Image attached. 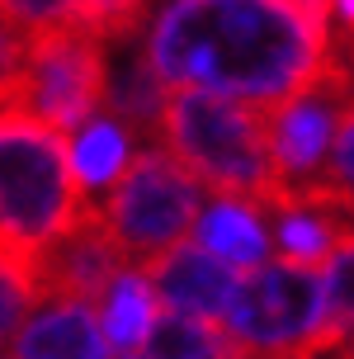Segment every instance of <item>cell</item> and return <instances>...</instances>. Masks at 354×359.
Here are the masks:
<instances>
[{"mask_svg":"<svg viewBox=\"0 0 354 359\" xmlns=\"http://www.w3.org/2000/svg\"><path fill=\"white\" fill-rule=\"evenodd\" d=\"M86 0H76V15L62 29L29 34V76H24V114L53 133L76 128L104 114V81H109V48L81 29Z\"/></svg>","mask_w":354,"mask_h":359,"instance_id":"8992f818","label":"cell"},{"mask_svg":"<svg viewBox=\"0 0 354 359\" xmlns=\"http://www.w3.org/2000/svg\"><path fill=\"white\" fill-rule=\"evenodd\" d=\"M222 336L231 341L236 359H302L331 345L340 331H331L317 269L269 260L241 274L222 317Z\"/></svg>","mask_w":354,"mask_h":359,"instance_id":"277c9868","label":"cell"},{"mask_svg":"<svg viewBox=\"0 0 354 359\" xmlns=\"http://www.w3.org/2000/svg\"><path fill=\"white\" fill-rule=\"evenodd\" d=\"M269 227H274V246L279 260L302 269H321L326 255L340 246V236L350 232V222L336 217L331 208H321L302 194H283L269 203Z\"/></svg>","mask_w":354,"mask_h":359,"instance_id":"9a60e30c","label":"cell"},{"mask_svg":"<svg viewBox=\"0 0 354 359\" xmlns=\"http://www.w3.org/2000/svg\"><path fill=\"white\" fill-rule=\"evenodd\" d=\"M161 312L165 307L151 288L147 265H123L104 284V293L95 298V322L104 331V345L118 350V355H142V345H147Z\"/></svg>","mask_w":354,"mask_h":359,"instance_id":"4fadbf2b","label":"cell"},{"mask_svg":"<svg viewBox=\"0 0 354 359\" xmlns=\"http://www.w3.org/2000/svg\"><path fill=\"white\" fill-rule=\"evenodd\" d=\"M90 208L128 265H151L189 241L203 208V184L161 142H147L132 156L128 175Z\"/></svg>","mask_w":354,"mask_h":359,"instance_id":"5b68a950","label":"cell"},{"mask_svg":"<svg viewBox=\"0 0 354 359\" xmlns=\"http://www.w3.org/2000/svg\"><path fill=\"white\" fill-rule=\"evenodd\" d=\"M151 274V288L165 312H179V317H194V322H212L222 326L231 307V293L241 284V274H231L227 265H217L212 255H203L198 246H175L165 251L161 260L147 265Z\"/></svg>","mask_w":354,"mask_h":359,"instance_id":"30bf717a","label":"cell"},{"mask_svg":"<svg viewBox=\"0 0 354 359\" xmlns=\"http://www.w3.org/2000/svg\"><path fill=\"white\" fill-rule=\"evenodd\" d=\"M137 48L165 90H203L269 114L331 67V5L170 0L151 10Z\"/></svg>","mask_w":354,"mask_h":359,"instance_id":"6da1fadb","label":"cell"},{"mask_svg":"<svg viewBox=\"0 0 354 359\" xmlns=\"http://www.w3.org/2000/svg\"><path fill=\"white\" fill-rule=\"evenodd\" d=\"M24 76H29V34L0 5V114H24Z\"/></svg>","mask_w":354,"mask_h":359,"instance_id":"ac0fdd59","label":"cell"},{"mask_svg":"<svg viewBox=\"0 0 354 359\" xmlns=\"http://www.w3.org/2000/svg\"><path fill=\"white\" fill-rule=\"evenodd\" d=\"M156 142L212 194L260 198V203L279 198L260 109L231 104L203 90H170Z\"/></svg>","mask_w":354,"mask_h":359,"instance_id":"3957f363","label":"cell"},{"mask_svg":"<svg viewBox=\"0 0 354 359\" xmlns=\"http://www.w3.org/2000/svg\"><path fill=\"white\" fill-rule=\"evenodd\" d=\"M81 217L86 198L71 180L67 137L29 114H0V265L34 284L38 260Z\"/></svg>","mask_w":354,"mask_h":359,"instance_id":"7a4b0ae2","label":"cell"},{"mask_svg":"<svg viewBox=\"0 0 354 359\" xmlns=\"http://www.w3.org/2000/svg\"><path fill=\"white\" fill-rule=\"evenodd\" d=\"M10 359H109V345L90 303L43 298L19 322L15 341H10Z\"/></svg>","mask_w":354,"mask_h":359,"instance_id":"8fae6325","label":"cell"},{"mask_svg":"<svg viewBox=\"0 0 354 359\" xmlns=\"http://www.w3.org/2000/svg\"><path fill=\"white\" fill-rule=\"evenodd\" d=\"M317 359H354V331H340L331 345H321Z\"/></svg>","mask_w":354,"mask_h":359,"instance_id":"ffe728a7","label":"cell"},{"mask_svg":"<svg viewBox=\"0 0 354 359\" xmlns=\"http://www.w3.org/2000/svg\"><path fill=\"white\" fill-rule=\"evenodd\" d=\"M137 359H236V350L222 336V326L194 322L179 312H161Z\"/></svg>","mask_w":354,"mask_h":359,"instance_id":"2e32d148","label":"cell"},{"mask_svg":"<svg viewBox=\"0 0 354 359\" xmlns=\"http://www.w3.org/2000/svg\"><path fill=\"white\" fill-rule=\"evenodd\" d=\"M189 246L212 255L217 265L231 274H250V269L269 265L274 251V227H269V203L260 198H236V194H212L194 217Z\"/></svg>","mask_w":354,"mask_h":359,"instance_id":"9c48e42d","label":"cell"},{"mask_svg":"<svg viewBox=\"0 0 354 359\" xmlns=\"http://www.w3.org/2000/svg\"><path fill=\"white\" fill-rule=\"evenodd\" d=\"M29 307H34V284L0 265V350H10L19 322L29 317Z\"/></svg>","mask_w":354,"mask_h":359,"instance_id":"d6986e66","label":"cell"},{"mask_svg":"<svg viewBox=\"0 0 354 359\" xmlns=\"http://www.w3.org/2000/svg\"><path fill=\"white\" fill-rule=\"evenodd\" d=\"M321 274V293H326V317L331 331H354V227L340 236V246L326 255Z\"/></svg>","mask_w":354,"mask_h":359,"instance_id":"e0dca14e","label":"cell"},{"mask_svg":"<svg viewBox=\"0 0 354 359\" xmlns=\"http://www.w3.org/2000/svg\"><path fill=\"white\" fill-rule=\"evenodd\" d=\"M132 156H137V133L128 123H118L114 114H95L76 133H67L71 180H76V189H81L86 203H100L128 175Z\"/></svg>","mask_w":354,"mask_h":359,"instance_id":"7c38bea8","label":"cell"},{"mask_svg":"<svg viewBox=\"0 0 354 359\" xmlns=\"http://www.w3.org/2000/svg\"><path fill=\"white\" fill-rule=\"evenodd\" d=\"M170 104V90L161 86L151 67L142 62V48H109V81H104V114H114L118 123L132 133H147L151 142L161 137V118Z\"/></svg>","mask_w":354,"mask_h":359,"instance_id":"5bb4252c","label":"cell"},{"mask_svg":"<svg viewBox=\"0 0 354 359\" xmlns=\"http://www.w3.org/2000/svg\"><path fill=\"white\" fill-rule=\"evenodd\" d=\"M350 109H354V76L340 67H326L312 86H302L298 95H288L283 104L265 114V147L279 198L302 194L326 175L336 133Z\"/></svg>","mask_w":354,"mask_h":359,"instance_id":"52a82bcc","label":"cell"},{"mask_svg":"<svg viewBox=\"0 0 354 359\" xmlns=\"http://www.w3.org/2000/svg\"><path fill=\"white\" fill-rule=\"evenodd\" d=\"M128 260L118 255V246L109 241V232L100 227L95 208L86 203V217L71 227L53 251L38 260L34 269V298H76V303H90L104 293V284L123 269Z\"/></svg>","mask_w":354,"mask_h":359,"instance_id":"ba28073f","label":"cell"}]
</instances>
